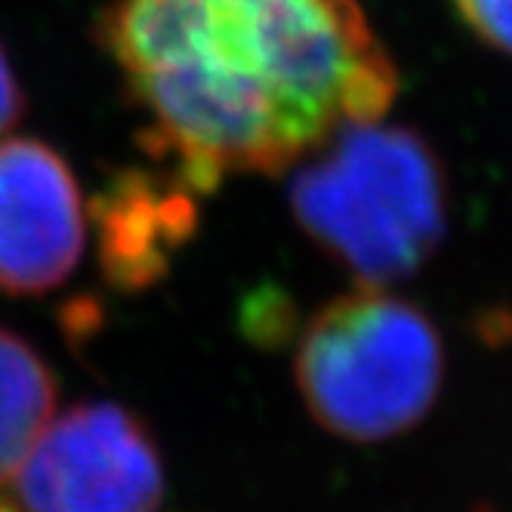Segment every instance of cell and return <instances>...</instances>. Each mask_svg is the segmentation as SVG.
Instances as JSON below:
<instances>
[{"mask_svg": "<svg viewBox=\"0 0 512 512\" xmlns=\"http://www.w3.org/2000/svg\"><path fill=\"white\" fill-rule=\"evenodd\" d=\"M96 38L142 115L139 145L195 195L278 176L398 96L355 0H108Z\"/></svg>", "mask_w": 512, "mask_h": 512, "instance_id": "1", "label": "cell"}, {"mask_svg": "<svg viewBox=\"0 0 512 512\" xmlns=\"http://www.w3.org/2000/svg\"><path fill=\"white\" fill-rule=\"evenodd\" d=\"M290 210L300 229L358 284L417 275L448 235V182L411 127L355 121L294 164Z\"/></svg>", "mask_w": 512, "mask_h": 512, "instance_id": "2", "label": "cell"}, {"mask_svg": "<svg viewBox=\"0 0 512 512\" xmlns=\"http://www.w3.org/2000/svg\"><path fill=\"white\" fill-rule=\"evenodd\" d=\"M294 374L321 429L355 445L389 442L435 408L445 343L423 309L358 284L306 321Z\"/></svg>", "mask_w": 512, "mask_h": 512, "instance_id": "3", "label": "cell"}, {"mask_svg": "<svg viewBox=\"0 0 512 512\" xmlns=\"http://www.w3.org/2000/svg\"><path fill=\"white\" fill-rule=\"evenodd\" d=\"M164 460L133 411L93 401L41 432L16 472L22 512H155Z\"/></svg>", "mask_w": 512, "mask_h": 512, "instance_id": "4", "label": "cell"}, {"mask_svg": "<svg viewBox=\"0 0 512 512\" xmlns=\"http://www.w3.org/2000/svg\"><path fill=\"white\" fill-rule=\"evenodd\" d=\"M84 244V198L68 161L41 139L0 142V294L59 287Z\"/></svg>", "mask_w": 512, "mask_h": 512, "instance_id": "5", "label": "cell"}, {"mask_svg": "<svg viewBox=\"0 0 512 512\" xmlns=\"http://www.w3.org/2000/svg\"><path fill=\"white\" fill-rule=\"evenodd\" d=\"M182 179L149 170L118 173L93 201L99 263L118 290H145L167 275L173 253L198 229V207Z\"/></svg>", "mask_w": 512, "mask_h": 512, "instance_id": "6", "label": "cell"}, {"mask_svg": "<svg viewBox=\"0 0 512 512\" xmlns=\"http://www.w3.org/2000/svg\"><path fill=\"white\" fill-rule=\"evenodd\" d=\"M56 408V377L28 340L0 327V488L19 472Z\"/></svg>", "mask_w": 512, "mask_h": 512, "instance_id": "7", "label": "cell"}, {"mask_svg": "<svg viewBox=\"0 0 512 512\" xmlns=\"http://www.w3.org/2000/svg\"><path fill=\"white\" fill-rule=\"evenodd\" d=\"M454 7L475 38L512 59V0H454Z\"/></svg>", "mask_w": 512, "mask_h": 512, "instance_id": "8", "label": "cell"}, {"mask_svg": "<svg viewBox=\"0 0 512 512\" xmlns=\"http://www.w3.org/2000/svg\"><path fill=\"white\" fill-rule=\"evenodd\" d=\"M22 112H25L22 87L16 81V71H13L4 47H0V136H4L7 130H13L19 124Z\"/></svg>", "mask_w": 512, "mask_h": 512, "instance_id": "9", "label": "cell"}, {"mask_svg": "<svg viewBox=\"0 0 512 512\" xmlns=\"http://www.w3.org/2000/svg\"><path fill=\"white\" fill-rule=\"evenodd\" d=\"M0 512H16L13 506H4V503H0Z\"/></svg>", "mask_w": 512, "mask_h": 512, "instance_id": "10", "label": "cell"}]
</instances>
